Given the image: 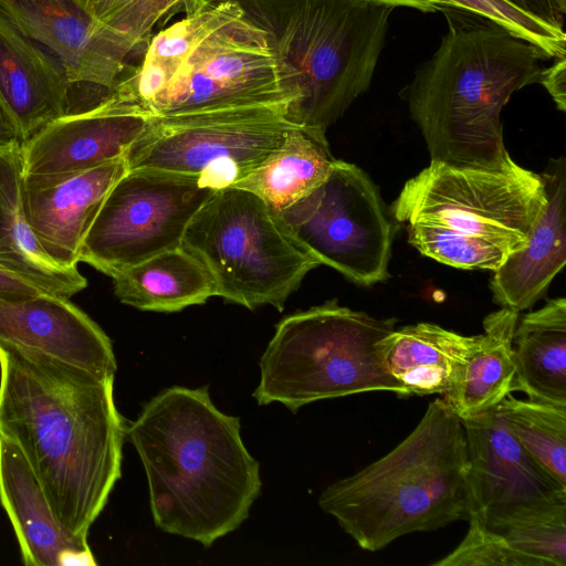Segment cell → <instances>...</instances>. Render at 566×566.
Masks as SVG:
<instances>
[{
	"instance_id": "cell-27",
	"label": "cell",
	"mask_w": 566,
	"mask_h": 566,
	"mask_svg": "<svg viewBox=\"0 0 566 566\" xmlns=\"http://www.w3.org/2000/svg\"><path fill=\"white\" fill-rule=\"evenodd\" d=\"M499 408L531 459L566 489V407L509 395Z\"/></svg>"
},
{
	"instance_id": "cell-20",
	"label": "cell",
	"mask_w": 566,
	"mask_h": 566,
	"mask_svg": "<svg viewBox=\"0 0 566 566\" xmlns=\"http://www.w3.org/2000/svg\"><path fill=\"white\" fill-rule=\"evenodd\" d=\"M0 504L27 566H65L74 553L90 552L87 539L67 531L55 515L20 448L0 436Z\"/></svg>"
},
{
	"instance_id": "cell-9",
	"label": "cell",
	"mask_w": 566,
	"mask_h": 566,
	"mask_svg": "<svg viewBox=\"0 0 566 566\" xmlns=\"http://www.w3.org/2000/svg\"><path fill=\"white\" fill-rule=\"evenodd\" d=\"M545 203L541 174L516 163L489 170L430 161L406 181L389 212L400 223L444 227L515 252Z\"/></svg>"
},
{
	"instance_id": "cell-31",
	"label": "cell",
	"mask_w": 566,
	"mask_h": 566,
	"mask_svg": "<svg viewBox=\"0 0 566 566\" xmlns=\"http://www.w3.org/2000/svg\"><path fill=\"white\" fill-rule=\"evenodd\" d=\"M515 8L564 29L566 0H504Z\"/></svg>"
},
{
	"instance_id": "cell-19",
	"label": "cell",
	"mask_w": 566,
	"mask_h": 566,
	"mask_svg": "<svg viewBox=\"0 0 566 566\" xmlns=\"http://www.w3.org/2000/svg\"><path fill=\"white\" fill-rule=\"evenodd\" d=\"M546 203L527 243L512 252L490 282L500 307L531 308L566 263V159H551L541 172Z\"/></svg>"
},
{
	"instance_id": "cell-29",
	"label": "cell",
	"mask_w": 566,
	"mask_h": 566,
	"mask_svg": "<svg viewBox=\"0 0 566 566\" xmlns=\"http://www.w3.org/2000/svg\"><path fill=\"white\" fill-rule=\"evenodd\" d=\"M448 8H458L482 15L513 34L539 48L549 59L566 56L564 29L528 14L504 0H442Z\"/></svg>"
},
{
	"instance_id": "cell-25",
	"label": "cell",
	"mask_w": 566,
	"mask_h": 566,
	"mask_svg": "<svg viewBox=\"0 0 566 566\" xmlns=\"http://www.w3.org/2000/svg\"><path fill=\"white\" fill-rule=\"evenodd\" d=\"M335 161L326 132L296 125L277 149L231 187L254 193L275 214L321 185Z\"/></svg>"
},
{
	"instance_id": "cell-33",
	"label": "cell",
	"mask_w": 566,
	"mask_h": 566,
	"mask_svg": "<svg viewBox=\"0 0 566 566\" xmlns=\"http://www.w3.org/2000/svg\"><path fill=\"white\" fill-rule=\"evenodd\" d=\"M43 292L29 281L0 266V297L15 300Z\"/></svg>"
},
{
	"instance_id": "cell-6",
	"label": "cell",
	"mask_w": 566,
	"mask_h": 566,
	"mask_svg": "<svg viewBox=\"0 0 566 566\" xmlns=\"http://www.w3.org/2000/svg\"><path fill=\"white\" fill-rule=\"evenodd\" d=\"M265 31L297 91L286 116L326 132L370 86L392 7L370 0H228Z\"/></svg>"
},
{
	"instance_id": "cell-23",
	"label": "cell",
	"mask_w": 566,
	"mask_h": 566,
	"mask_svg": "<svg viewBox=\"0 0 566 566\" xmlns=\"http://www.w3.org/2000/svg\"><path fill=\"white\" fill-rule=\"evenodd\" d=\"M512 391L566 407V300H549L518 318L513 335Z\"/></svg>"
},
{
	"instance_id": "cell-5",
	"label": "cell",
	"mask_w": 566,
	"mask_h": 566,
	"mask_svg": "<svg viewBox=\"0 0 566 566\" xmlns=\"http://www.w3.org/2000/svg\"><path fill=\"white\" fill-rule=\"evenodd\" d=\"M467 474L462 419L437 398L398 446L328 485L318 504L360 548L377 552L407 534L468 521Z\"/></svg>"
},
{
	"instance_id": "cell-1",
	"label": "cell",
	"mask_w": 566,
	"mask_h": 566,
	"mask_svg": "<svg viewBox=\"0 0 566 566\" xmlns=\"http://www.w3.org/2000/svg\"><path fill=\"white\" fill-rule=\"evenodd\" d=\"M114 376L0 344V436L35 472L62 525L87 539L122 475Z\"/></svg>"
},
{
	"instance_id": "cell-16",
	"label": "cell",
	"mask_w": 566,
	"mask_h": 566,
	"mask_svg": "<svg viewBox=\"0 0 566 566\" xmlns=\"http://www.w3.org/2000/svg\"><path fill=\"white\" fill-rule=\"evenodd\" d=\"M127 170L122 156L80 172L23 175L29 223L53 261L64 268H77L87 231L106 195Z\"/></svg>"
},
{
	"instance_id": "cell-15",
	"label": "cell",
	"mask_w": 566,
	"mask_h": 566,
	"mask_svg": "<svg viewBox=\"0 0 566 566\" xmlns=\"http://www.w3.org/2000/svg\"><path fill=\"white\" fill-rule=\"evenodd\" d=\"M150 119L117 85L97 106L49 123L21 145L23 175L80 172L125 156Z\"/></svg>"
},
{
	"instance_id": "cell-36",
	"label": "cell",
	"mask_w": 566,
	"mask_h": 566,
	"mask_svg": "<svg viewBox=\"0 0 566 566\" xmlns=\"http://www.w3.org/2000/svg\"><path fill=\"white\" fill-rule=\"evenodd\" d=\"M11 140L8 138L6 132H4V128L2 126V122H1V118H0V146H3L8 143H10Z\"/></svg>"
},
{
	"instance_id": "cell-35",
	"label": "cell",
	"mask_w": 566,
	"mask_h": 566,
	"mask_svg": "<svg viewBox=\"0 0 566 566\" xmlns=\"http://www.w3.org/2000/svg\"><path fill=\"white\" fill-rule=\"evenodd\" d=\"M92 15L102 22L111 12L116 0H83Z\"/></svg>"
},
{
	"instance_id": "cell-13",
	"label": "cell",
	"mask_w": 566,
	"mask_h": 566,
	"mask_svg": "<svg viewBox=\"0 0 566 566\" xmlns=\"http://www.w3.org/2000/svg\"><path fill=\"white\" fill-rule=\"evenodd\" d=\"M0 12L59 60L85 111L113 94L138 49L95 19L83 0H0Z\"/></svg>"
},
{
	"instance_id": "cell-32",
	"label": "cell",
	"mask_w": 566,
	"mask_h": 566,
	"mask_svg": "<svg viewBox=\"0 0 566 566\" xmlns=\"http://www.w3.org/2000/svg\"><path fill=\"white\" fill-rule=\"evenodd\" d=\"M554 63L545 67L541 84L545 86L562 112L566 111L565 65L566 56L554 59Z\"/></svg>"
},
{
	"instance_id": "cell-10",
	"label": "cell",
	"mask_w": 566,
	"mask_h": 566,
	"mask_svg": "<svg viewBox=\"0 0 566 566\" xmlns=\"http://www.w3.org/2000/svg\"><path fill=\"white\" fill-rule=\"evenodd\" d=\"M287 108L256 106L151 117L125 154L127 168L195 176L216 191L231 187L277 149L296 126L289 120Z\"/></svg>"
},
{
	"instance_id": "cell-24",
	"label": "cell",
	"mask_w": 566,
	"mask_h": 566,
	"mask_svg": "<svg viewBox=\"0 0 566 566\" xmlns=\"http://www.w3.org/2000/svg\"><path fill=\"white\" fill-rule=\"evenodd\" d=\"M520 312L501 307L483 321L453 388L443 399L461 418L497 407L512 391L515 376L513 335Z\"/></svg>"
},
{
	"instance_id": "cell-21",
	"label": "cell",
	"mask_w": 566,
	"mask_h": 566,
	"mask_svg": "<svg viewBox=\"0 0 566 566\" xmlns=\"http://www.w3.org/2000/svg\"><path fill=\"white\" fill-rule=\"evenodd\" d=\"M0 266L40 290L64 297L87 285L77 268L53 261L33 232L23 203L21 145L0 146Z\"/></svg>"
},
{
	"instance_id": "cell-2",
	"label": "cell",
	"mask_w": 566,
	"mask_h": 566,
	"mask_svg": "<svg viewBox=\"0 0 566 566\" xmlns=\"http://www.w3.org/2000/svg\"><path fill=\"white\" fill-rule=\"evenodd\" d=\"M143 462L154 522L209 547L237 530L261 491L260 465L206 387L172 386L126 428Z\"/></svg>"
},
{
	"instance_id": "cell-26",
	"label": "cell",
	"mask_w": 566,
	"mask_h": 566,
	"mask_svg": "<svg viewBox=\"0 0 566 566\" xmlns=\"http://www.w3.org/2000/svg\"><path fill=\"white\" fill-rule=\"evenodd\" d=\"M112 279L117 298L142 311L178 312L216 296L208 270L182 245L153 255Z\"/></svg>"
},
{
	"instance_id": "cell-30",
	"label": "cell",
	"mask_w": 566,
	"mask_h": 566,
	"mask_svg": "<svg viewBox=\"0 0 566 566\" xmlns=\"http://www.w3.org/2000/svg\"><path fill=\"white\" fill-rule=\"evenodd\" d=\"M188 0H116L102 21L109 30L125 36L137 48L148 43L155 24Z\"/></svg>"
},
{
	"instance_id": "cell-22",
	"label": "cell",
	"mask_w": 566,
	"mask_h": 566,
	"mask_svg": "<svg viewBox=\"0 0 566 566\" xmlns=\"http://www.w3.org/2000/svg\"><path fill=\"white\" fill-rule=\"evenodd\" d=\"M475 336H464L432 323L394 329L377 344L385 370L406 397L446 396L457 382Z\"/></svg>"
},
{
	"instance_id": "cell-3",
	"label": "cell",
	"mask_w": 566,
	"mask_h": 566,
	"mask_svg": "<svg viewBox=\"0 0 566 566\" xmlns=\"http://www.w3.org/2000/svg\"><path fill=\"white\" fill-rule=\"evenodd\" d=\"M442 12L448 31L406 91L409 113L431 161L503 170L515 161L501 112L523 87L541 83L549 57L502 25L458 8Z\"/></svg>"
},
{
	"instance_id": "cell-12",
	"label": "cell",
	"mask_w": 566,
	"mask_h": 566,
	"mask_svg": "<svg viewBox=\"0 0 566 566\" xmlns=\"http://www.w3.org/2000/svg\"><path fill=\"white\" fill-rule=\"evenodd\" d=\"M214 192L195 176L127 170L106 195L78 261L113 277L153 255L181 247L188 224Z\"/></svg>"
},
{
	"instance_id": "cell-18",
	"label": "cell",
	"mask_w": 566,
	"mask_h": 566,
	"mask_svg": "<svg viewBox=\"0 0 566 566\" xmlns=\"http://www.w3.org/2000/svg\"><path fill=\"white\" fill-rule=\"evenodd\" d=\"M0 344L36 350L103 376L117 369L105 332L69 297H0Z\"/></svg>"
},
{
	"instance_id": "cell-4",
	"label": "cell",
	"mask_w": 566,
	"mask_h": 566,
	"mask_svg": "<svg viewBox=\"0 0 566 566\" xmlns=\"http://www.w3.org/2000/svg\"><path fill=\"white\" fill-rule=\"evenodd\" d=\"M184 11L118 84L142 112L171 117L296 103L292 73L234 2L188 0Z\"/></svg>"
},
{
	"instance_id": "cell-28",
	"label": "cell",
	"mask_w": 566,
	"mask_h": 566,
	"mask_svg": "<svg viewBox=\"0 0 566 566\" xmlns=\"http://www.w3.org/2000/svg\"><path fill=\"white\" fill-rule=\"evenodd\" d=\"M408 242L422 255L462 270L496 271L512 253L485 239L444 227L407 224Z\"/></svg>"
},
{
	"instance_id": "cell-8",
	"label": "cell",
	"mask_w": 566,
	"mask_h": 566,
	"mask_svg": "<svg viewBox=\"0 0 566 566\" xmlns=\"http://www.w3.org/2000/svg\"><path fill=\"white\" fill-rule=\"evenodd\" d=\"M182 247L208 270L216 296L249 310L282 311L318 263L281 228L254 193L237 187L216 191L188 224Z\"/></svg>"
},
{
	"instance_id": "cell-7",
	"label": "cell",
	"mask_w": 566,
	"mask_h": 566,
	"mask_svg": "<svg viewBox=\"0 0 566 566\" xmlns=\"http://www.w3.org/2000/svg\"><path fill=\"white\" fill-rule=\"evenodd\" d=\"M396 323L342 306L336 298L284 317L261 357L253 397L260 406L277 401L293 412L318 400L369 391L407 398L377 350Z\"/></svg>"
},
{
	"instance_id": "cell-14",
	"label": "cell",
	"mask_w": 566,
	"mask_h": 566,
	"mask_svg": "<svg viewBox=\"0 0 566 566\" xmlns=\"http://www.w3.org/2000/svg\"><path fill=\"white\" fill-rule=\"evenodd\" d=\"M462 422L469 520L495 524L566 504V489L531 459L499 406Z\"/></svg>"
},
{
	"instance_id": "cell-34",
	"label": "cell",
	"mask_w": 566,
	"mask_h": 566,
	"mask_svg": "<svg viewBox=\"0 0 566 566\" xmlns=\"http://www.w3.org/2000/svg\"><path fill=\"white\" fill-rule=\"evenodd\" d=\"M373 2L396 7H407L421 12H437L448 9L442 0H370Z\"/></svg>"
},
{
	"instance_id": "cell-11",
	"label": "cell",
	"mask_w": 566,
	"mask_h": 566,
	"mask_svg": "<svg viewBox=\"0 0 566 566\" xmlns=\"http://www.w3.org/2000/svg\"><path fill=\"white\" fill-rule=\"evenodd\" d=\"M370 178L336 159L312 192L275 213L285 233L317 263L360 285L389 277L396 226Z\"/></svg>"
},
{
	"instance_id": "cell-17",
	"label": "cell",
	"mask_w": 566,
	"mask_h": 566,
	"mask_svg": "<svg viewBox=\"0 0 566 566\" xmlns=\"http://www.w3.org/2000/svg\"><path fill=\"white\" fill-rule=\"evenodd\" d=\"M72 113V90L59 60L0 12V118L23 145L49 123Z\"/></svg>"
}]
</instances>
